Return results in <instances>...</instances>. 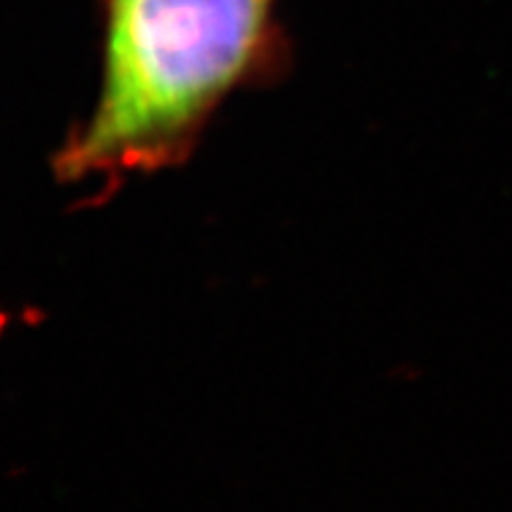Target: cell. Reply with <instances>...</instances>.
Returning <instances> with one entry per match:
<instances>
[{
  "label": "cell",
  "instance_id": "1",
  "mask_svg": "<svg viewBox=\"0 0 512 512\" xmlns=\"http://www.w3.org/2000/svg\"><path fill=\"white\" fill-rule=\"evenodd\" d=\"M98 8L100 93L57 150L62 183L112 190L176 169L228 95L290 67L278 0H98Z\"/></svg>",
  "mask_w": 512,
  "mask_h": 512
}]
</instances>
